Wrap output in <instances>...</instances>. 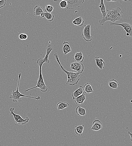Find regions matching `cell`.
<instances>
[{
	"mask_svg": "<svg viewBox=\"0 0 132 146\" xmlns=\"http://www.w3.org/2000/svg\"><path fill=\"white\" fill-rule=\"evenodd\" d=\"M106 1L107 2H116L118 1H115V0H114V1H110V0H107V1Z\"/></svg>",
	"mask_w": 132,
	"mask_h": 146,
	"instance_id": "1f68e13d",
	"label": "cell"
},
{
	"mask_svg": "<svg viewBox=\"0 0 132 146\" xmlns=\"http://www.w3.org/2000/svg\"><path fill=\"white\" fill-rule=\"evenodd\" d=\"M40 17L41 18H44V17H45V14H44V12L43 13H41L40 15Z\"/></svg>",
	"mask_w": 132,
	"mask_h": 146,
	"instance_id": "f546056e",
	"label": "cell"
},
{
	"mask_svg": "<svg viewBox=\"0 0 132 146\" xmlns=\"http://www.w3.org/2000/svg\"><path fill=\"white\" fill-rule=\"evenodd\" d=\"M42 66H40V75L37 84L33 88H31L28 89V90L25 91V92L28 91L29 90H32V89L36 88H39L40 89V90L42 92H45L48 90V88L47 86L45 84L44 81L43 80V78L42 72Z\"/></svg>",
	"mask_w": 132,
	"mask_h": 146,
	"instance_id": "277c9868",
	"label": "cell"
},
{
	"mask_svg": "<svg viewBox=\"0 0 132 146\" xmlns=\"http://www.w3.org/2000/svg\"><path fill=\"white\" fill-rule=\"evenodd\" d=\"M53 7L50 5H46L45 8V13H51L53 10Z\"/></svg>",
	"mask_w": 132,
	"mask_h": 146,
	"instance_id": "d4e9b609",
	"label": "cell"
},
{
	"mask_svg": "<svg viewBox=\"0 0 132 146\" xmlns=\"http://www.w3.org/2000/svg\"><path fill=\"white\" fill-rule=\"evenodd\" d=\"M76 113L79 116H85L86 115V110L84 108L80 107V106H78L76 108Z\"/></svg>",
	"mask_w": 132,
	"mask_h": 146,
	"instance_id": "d6986e66",
	"label": "cell"
},
{
	"mask_svg": "<svg viewBox=\"0 0 132 146\" xmlns=\"http://www.w3.org/2000/svg\"><path fill=\"white\" fill-rule=\"evenodd\" d=\"M55 57L60 67L62 70L66 74L67 76V80L66 84L67 85H74L78 82L80 80V74L79 73H75L73 72H68L61 65L57 53L54 54Z\"/></svg>",
	"mask_w": 132,
	"mask_h": 146,
	"instance_id": "7a4b0ae2",
	"label": "cell"
},
{
	"mask_svg": "<svg viewBox=\"0 0 132 146\" xmlns=\"http://www.w3.org/2000/svg\"><path fill=\"white\" fill-rule=\"evenodd\" d=\"M63 50L65 55L70 52L71 51V48L69 45V43L67 41H64L63 43Z\"/></svg>",
	"mask_w": 132,
	"mask_h": 146,
	"instance_id": "2e32d148",
	"label": "cell"
},
{
	"mask_svg": "<svg viewBox=\"0 0 132 146\" xmlns=\"http://www.w3.org/2000/svg\"><path fill=\"white\" fill-rule=\"evenodd\" d=\"M83 90L85 94H89L94 92L92 86L90 83H87L84 85Z\"/></svg>",
	"mask_w": 132,
	"mask_h": 146,
	"instance_id": "e0dca14e",
	"label": "cell"
},
{
	"mask_svg": "<svg viewBox=\"0 0 132 146\" xmlns=\"http://www.w3.org/2000/svg\"><path fill=\"white\" fill-rule=\"evenodd\" d=\"M34 14L36 16H40L41 14L43 13V8L42 7L36 6L34 8Z\"/></svg>",
	"mask_w": 132,
	"mask_h": 146,
	"instance_id": "7402d4cb",
	"label": "cell"
},
{
	"mask_svg": "<svg viewBox=\"0 0 132 146\" xmlns=\"http://www.w3.org/2000/svg\"><path fill=\"white\" fill-rule=\"evenodd\" d=\"M6 3V0L0 1V9L5 6Z\"/></svg>",
	"mask_w": 132,
	"mask_h": 146,
	"instance_id": "f1b7e54d",
	"label": "cell"
},
{
	"mask_svg": "<svg viewBox=\"0 0 132 146\" xmlns=\"http://www.w3.org/2000/svg\"><path fill=\"white\" fill-rule=\"evenodd\" d=\"M97 65L101 70L104 69L105 67V63L104 62H102L100 61V58L98 56H96L94 58Z\"/></svg>",
	"mask_w": 132,
	"mask_h": 146,
	"instance_id": "603a6c76",
	"label": "cell"
},
{
	"mask_svg": "<svg viewBox=\"0 0 132 146\" xmlns=\"http://www.w3.org/2000/svg\"><path fill=\"white\" fill-rule=\"evenodd\" d=\"M21 76V73H19L18 74V81L17 90L16 91H14V90H13L11 93V95L9 96V98L12 99L14 102H21V97H22L32 98L36 99L37 100H40V97L39 96H38L37 97H31V96L23 95L19 92V91L18 89L19 82H20Z\"/></svg>",
	"mask_w": 132,
	"mask_h": 146,
	"instance_id": "3957f363",
	"label": "cell"
},
{
	"mask_svg": "<svg viewBox=\"0 0 132 146\" xmlns=\"http://www.w3.org/2000/svg\"><path fill=\"white\" fill-rule=\"evenodd\" d=\"M102 127V123L101 121L98 120H96L94 121L92 123V126L91 129L97 131L101 129Z\"/></svg>",
	"mask_w": 132,
	"mask_h": 146,
	"instance_id": "8fae6325",
	"label": "cell"
},
{
	"mask_svg": "<svg viewBox=\"0 0 132 146\" xmlns=\"http://www.w3.org/2000/svg\"><path fill=\"white\" fill-rule=\"evenodd\" d=\"M91 24H88L84 26V28L82 33V36L84 40L87 42L92 40V37L90 35V30Z\"/></svg>",
	"mask_w": 132,
	"mask_h": 146,
	"instance_id": "ba28073f",
	"label": "cell"
},
{
	"mask_svg": "<svg viewBox=\"0 0 132 146\" xmlns=\"http://www.w3.org/2000/svg\"><path fill=\"white\" fill-rule=\"evenodd\" d=\"M84 93L83 86H80L77 90L72 93V96L73 100H74L76 98L82 95Z\"/></svg>",
	"mask_w": 132,
	"mask_h": 146,
	"instance_id": "7c38bea8",
	"label": "cell"
},
{
	"mask_svg": "<svg viewBox=\"0 0 132 146\" xmlns=\"http://www.w3.org/2000/svg\"><path fill=\"white\" fill-rule=\"evenodd\" d=\"M67 5L66 8L69 9H74L81 6L85 2L84 0H67Z\"/></svg>",
	"mask_w": 132,
	"mask_h": 146,
	"instance_id": "52a82bcc",
	"label": "cell"
},
{
	"mask_svg": "<svg viewBox=\"0 0 132 146\" xmlns=\"http://www.w3.org/2000/svg\"><path fill=\"white\" fill-rule=\"evenodd\" d=\"M84 57L82 52L81 51L75 54L74 59L76 62L82 63L84 61Z\"/></svg>",
	"mask_w": 132,
	"mask_h": 146,
	"instance_id": "5bb4252c",
	"label": "cell"
},
{
	"mask_svg": "<svg viewBox=\"0 0 132 146\" xmlns=\"http://www.w3.org/2000/svg\"><path fill=\"white\" fill-rule=\"evenodd\" d=\"M53 49V47L52 45H49L46 48V55L45 58L43 59L42 58L39 59L37 61V63L39 67L42 66L43 64L44 63H49L50 61L48 59L49 55Z\"/></svg>",
	"mask_w": 132,
	"mask_h": 146,
	"instance_id": "8992f818",
	"label": "cell"
},
{
	"mask_svg": "<svg viewBox=\"0 0 132 146\" xmlns=\"http://www.w3.org/2000/svg\"><path fill=\"white\" fill-rule=\"evenodd\" d=\"M129 2H132V1H129Z\"/></svg>",
	"mask_w": 132,
	"mask_h": 146,
	"instance_id": "836d02e7",
	"label": "cell"
},
{
	"mask_svg": "<svg viewBox=\"0 0 132 146\" xmlns=\"http://www.w3.org/2000/svg\"><path fill=\"white\" fill-rule=\"evenodd\" d=\"M84 128V125H80L78 126H75L74 128V131L76 134L79 136L82 135Z\"/></svg>",
	"mask_w": 132,
	"mask_h": 146,
	"instance_id": "ac0fdd59",
	"label": "cell"
},
{
	"mask_svg": "<svg viewBox=\"0 0 132 146\" xmlns=\"http://www.w3.org/2000/svg\"><path fill=\"white\" fill-rule=\"evenodd\" d=\"M99 7L102 14V18H103L105 17L107 15V12L103 0H101V3L99 4Z\"/></svg>",
	"mask_w": 132,
	"mask_h": 146,
	"instance_id": "ffe728a7",
	"label": "cell"
},
{
	"mask_svg": "<svg viewBox=\"0 0 132 146\" xmlns=\"http://www.w3.org/2000/svg\"><path fill=\"white\" fill-rule=\"evenodd\" d=\"M70 65L71 69L76 71L80 74L82 73L84 71V66L82 63L75 62L71 64Z\"/></svg>",
	"mask_w": 132,
	"mask_h": 146,
	"instance_id": "30bf717a",
	"label": "cell"
},
{
	"mask_svg": "<svg viewBox=\"0 0 132 146\" xmlns=\"http://www.w3.org/2000/svg\"><path fill=\"white\" fill-rule=\"evenodd\" d=\"M107 11L105 17L99 21L101 25H103L105 22L107 21H110L112 23H114L116 21L123 20V12L121 11L120 7H117L111 11L107 10Z\"/></svg>",
	"mask_w": 132,
	"mask_h": 146,
	"instance_id": "6da1fadb",
	"label": "cell"
},
{
	"mask_svg": "<svg viewBox=\"0 0 132 146\" xmlns=\"http://www.w3.org/2000/svg\"><path fill=\"white\" fill-rule=\"evenodd\" d=\"M10 112V114L12 115L15 120V122L18 124L23 125L26 124L28 123L29 121V119L28 117H26L25 119H23L20 115L16 114L14 113L13 111L14 110V108H11L9 109Z\"/></svg>",
	"mask_w": 132,
	"mask_h": 146,
	"instance_id": "5b68a950",
	"label": "cell"
},
{
	"mask_svg": "<svg viewBox=\"0 0 132 146\" xmlns=\"http://www.w3.org/2000/svg\"><path fill=\"white\" fill-rule=\"evenodd\" d=\"M128 134L129 135H130V137H131L130 140L131 141H132V133H131L130 132H129H129H128Z\"/></svg>",
	"mask_w": 132,
	"mask_h": 146,
	"instance_id": "4dcf8cb0",
	"label": "cell"
},
{
	"mask_svg": "<svg viewBox=\"0 0 132 146\" xmlns=\"http://www.w3.org/2000/svg\"><path fill=\"white\" fill-rule=\"evenodd\" d=\"M108 84L111 87L115 89H117L119 85L118 81L114 79H111L109 81Z\"/></svg>",
	"mask_w": 132,
	"mask_h": 146,
	"instance_id": "cb8c5ba5",
	"label": "cell"
},
{
	"mask_svg": "<svg viewBox=\"0 0 132 146\" xmlns=\"http://www.w3.org/2000/svg\"><path fill=\"white\" fill-rule=\"evenodd\" d=\"M67 4L66 1L65 0H63L61 1L60 3V6L63 9L66 8L67 6Z\"/></svg>",
	"mask_w": 132,
	"mask_h": 146,
	"instance_id": "4316f807",
	"label": "cell"
},
{
	"mask_svg": "<svg viewBox=\"0 0 132 146\" xmlns=\"http://www.w3.org/2000/svg\"><path fill=\"white\" fill-rule=\"evenodd\" d=\"M19 38L21 40H25L28 38V36L25 34H21L19 35Z\"/></svg>",
	"mask_w": 132,
	"mask_h": 146,
	"instance_id": "83f0119b",
	"label": "cell"
},
{
	"mask_svg": "<svg viewBox=\"0 0 132 146\" xmlns=\"http://www.w3.org/2000/svg\"><path fill=\"white\" fill-rule=\"evenodd\" d=\"M86 99V95L84 93L82 95L75 99L74 100L75 102L77 104L82 105Z\"/></svg>",
	"mask_w": 132,
	"mask_h": 146,
	"instance_id": "4fadbf2b",
	"label": "cell"
},
{
	"mask_svg": "<svg viewBox=\"0 0 132 146\" xmlns=\"http://www.w3.org/2000/svg\"><path fill=\"white\" fill-rule=\"evenodd\" d=\"M69 105V104L68 103L65 101H61L58 103L57 107L58 110H60L67 107Z\"/></svg>",
	"mask_w": 132,
	"mask_h": 146,
	"instance_id": "44dd1931",
	"label": "cell"
},
{
	"mask_svg": "<svg viewBox=\"0 0 132 146\" xmlns=\"http://www.w3.org/2000/svg\"><path fill=\"white\" fill-rule=\"evenodd\" d=\"M84 22L83 16H81L74 20L72 23L75 26H81L84 24Z\"/></svg>",
	"mask_w": 132,
	"mask_h": 146,
	"instance_id": "9a60e30c",
	"label": "cell"
},
{
	"mask_svg": "<svg viewBox=\"0 0 132 146\" xmlns=\"http://www.w3.org/2000/svg\"><path fill=\"white\" fill-rule=\"evenodd\" d=\"M125 1V2H126V1Z\"/></svg>",
	"mask_w": 132,
	"mask_h": 146,
	"instance_id": "e575fe53",
	"label": "cell"
},
{
	"mask_svg": "<svg viewBox=\"0 0 132 146\" xmlns=\"http://www.w3.org/2000/svg\"><path fill=\"white\" fill-rule=\"evenodd\" d=\"M45 17L49 21L51 22L53 20L54 16L51 13H45L44 12Z\"/></svg>",
	"mask_w": 132,
	"mask_h": 146,
	"instance_id": "484cf974",
	"label": "cell"
},
{
	"mask_svg": "<svg viewBox=\"0 0 132 146\" xmlns=\"http://www.w3.org/2000/svg\"><path fill=\"white\" fill-rule=\"evenodd\" d=\"M120 57H121L122 55H120Z\"/></svg>",
	"mask_w": 132,
	"mask_h": 146,
	"instance_id": "d6a6232c",
	"label": "cell"
},
{
	"mask_svg": "<svg viewBox=\"0 0 132 146\" xmlns=\"http://www.w3.org/2000/svg\"><path fill=\"white\" fill-rule=\"evenodd\" d=\"M110 25L112 26L114 25L120 26L123 28L124 30L126 32V34H128L130 37L132 36V26L131 25L128 23H113L111 22Z\"/></svg>",
	"mask_w": 132,
	"mask_h": 146,
	"instance_id": "9c48e42d",
	"label": "cell"
}]
</instances>
